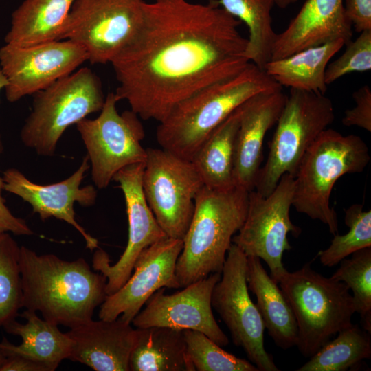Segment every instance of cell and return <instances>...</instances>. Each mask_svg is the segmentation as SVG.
Here are the masks:
<instances>
[{"label":"cell","mask_w":371,"mask_h":371,"mask_svg":"<svg viewBox=\"0 0 371 371\" xmlns=\"http://www.w3.org/2000/svg\"><path fill=\"white\" fill-rule=\"evenodd\" d=\"M344 53L329 63L325 71V81L331 84L352 72H364L371 69V30L360 32V35L346 45Z\"/></svg>","instance_id":"obj_34"},{"label":"cell","mask_w":371,"mask_h":371,"mask_svg":"<svg viewBox=\"0 0 371 371\" xmlns=\"http://www.w3.org/2000/svg\"><path fill=\"white\" fill-rule=\"evenodd\" d=\"M280 88L249 62L238 74L206 86L177 104L159 122L157 142L161 148L191 161L211 133L247 100Z\"/></svg>","instance_id":"obj_3"},{"label":"cell","mask_w":371,"mask_h":371,"mask_svg":"<svg viewBox=\"0 0 371 371\" xmlns=\"http://www.w3.org/2000/svg\"><path fill=\"white\" fill-rule=\"evenodd\" d=\"M144 0H75L59 40L81 45L93 65L111 63L133 39L143 17Z\"/></svg>","instance_id":"obj_11"},{"label":"cell","mask_w":371,"mask_h":371,"mask_svg":"<svg viewBox=\"0 0 371 371\" xmlns=\"http://www.w3.org/2000/svg\"><path fill=\"white\" fill-rule=\"evenodd\" d=\"M345 45L341 39L311 47L283 58L271 60L264 71L280 86L325 94V71L330 60Z\"/></svg>","instance_id":"obj_24"},{"label":"cell","mask_w":371,"mask_h":371,"mask_svg":"<svg viewBox=\"0 0 371 371\" xmlns=\"http://www.w3.org/2000/svg\"><path fill=\"white\" fill-rule=\"evenodd\" d=\"M344 258L331 278L345 283L352 290L355 312L361 327L371 334V247Z\"/></svg>","instance_id":"obj_30"},{"label":"cell","mask_w":371,"mask_h":371,"mask_svg":"<svg viewBox=\"0 0 371 371\" xmlns=\"http://www.w3.org/2000/svg\"><path fill=\"white\" fill-rule=\"evenodd\" d=\"M0 371H49L43 363L18 355L6 356Z\"/></svg>","instance_id":"obj_38"},{"label":"cell","mask_w":371,"mask_h":371,"mask_svg":"<svg viewBox=\"0 0 371 371\" xmlns=\"http://www.w3.org/2000/svg\"><path fill=\"white\" fill-rule=\"evenodd\" d=\"M146 153L142 185L148 204L166 235L183 240L203 180L190 160L162 148Z\"/></svg>","instance_id":"obj_10"},{"label":"cell","mask_w":371,"mask_h":371,"mask_svg":"<svg viewBox=\"0 0 371 371\" xmlns=\"http://www.w3.org/2000/svg\"><path fill=\"white\" fill-rule=\"evenodd\" d=\"M20 248L8 232L0 233V326L16 319L22 308Z\"/></svg>","instance_id":"obj_31"},{"label":"cell","mask_w":371,"mask_h":371,"mask_svg":"<svg viewBox=\"0 0 371 371\" xmlns=\"http://www.w3.org/2000/svg\"><path fill=\"white\" fill-rule=\"evenodd\" d=\"M274 5H276L280 8L284 9L289 7V5L295 3L298 0H273Z\"/></svg>","instance_id":"obj_39"},{"label":"cell","mask_w":371,"mask_h":371,"mask_svg":"<svg viewBox=\"0 0 371 371\" xmlns=\"http://www.w3.org/2000/svg\"><path fill=\"white\" fill-rule=\"evenodd\" d=\"M240 106L211 133L191 160L204 186L211 189L226 190L235 187L234 155Z\"/></svg>","instance_id":"obj_26"},{"label":"cell","mask_w":371,"mask_h":371,"mask_svg":"<svg viewBox=\"0 0 371 371\" xmlns=\"http://www.w3.org/2000/svg\"><path fill=\"white\" fill-rule=\"evenodd\" d=\"M6 356L3 350V349L0 347V367L3 363L4 361L5 360Z\"/></svg>","instance_id":"obj_41"},{"label":"cell","mask_w":371,"mask_h":371,"mask_svg":"<svg viewBox=\"0 0 371 371\" xmlns=\"http://www.w3.org/2000/svg\"><path fill=\"white\" fill-rule=\"evenodd\" d=\"M286 99L280 88L257 93L240 105L234 155L236 187L248 192L255 189L265 135L276 124Z\"/></svg>","instance_id":"obj_19"},{"label":"cell","mask_w":371,"mask_h":371,"mask_svg":"<svg viewBox=\"0 0 371 371\" xmlns=\"http://www.w3.org/2000/svg\"><path fill=\"white\" fill-rule=\"evenodd\" d=\"M19 316L25 319L26 322L23 324L14 319L3 326L8 333L22 339L18 346L3 339L0 347L5 356L27 357L44 364L49 371L55 370L63 360L69 359L72 340L59 330L58 325L41 319L36 312L30 310L25 309Z\"/></svg>","instance_id":"obj_22"},{"label":"cell","mask_w":371,"mask_h":371,"mask_svg":"<svg viewBox=\"0 0 371 371\" xmlns=\"http://www.w3.org/2000/svg\"><path fill=\"white\" fill-rule=\"evenodd\" d=\"M105 98L100 79L88 67L58 79L34 94L20 133L22 143L39 155H54L65 130L100 111Z\"/></svg>","instance_id":"obj_7"},{"label":"cell","mask_w":371,"mask_h":371,"mask_svg":"<svg viewBox=\"0 0 371 371\" xmlns=\"http://www.w3.org/2000/svg\"><path fill=\"white\" fill-rule=\"evenodd\" d=\"M371 357L370 333L352 324L328 341L297 371H345Z\"/></svg>","instance_id":"obj_29"},{"label":"cell","mask_w":371,"mask_h":371,"mask_svg":"<svg viewBox=\"0 0 371 371\" xmlns=\"http://www.w3.org/2000/svg\"><path fill=\"white\" fill-rule=\"evenodd\" d=\"M278 284L293 312L295 346L304 357H311L334 335L352 324L355 308L349 288L317 272L310 262L293 272L286 270Z\"/></svg>","instance_id":"obj_6"},{"label":"cell","mask_w":371,"mask_h":371,"mask_svg":"<svg viewBox=\"0 0 371 371\" xmlns=\"http://www.w3.org/2000/svg\"><path fill=\"white\" fill-rule=\"evenodd\" d=\"M117 102L115 93H109L96 118H85L76 124L91 163L92 181L99 189L106 188L122 168L146 159L139 117L131 110L118 113Z\"/></svg>","instance_id":"obj_9"},{"label":"cell","mask_w":371,"mask_h":371,"mask_svg":"<svg viewBox=\"0 0 371 371\" xmlns=\"http://www.w3.org/2000/svg\"><path fill=\"white\" fill-rule=\"evenodd\" d=\"M228 14L245 23L249 31L244 56L264 70L271 60L276 36L272 27L273 0H213Z\"/></svg>","instance_id":"obj_28"},{"label":"cell","mask_w":371,"mask_h":371,"mask_svg":"<svg viewBox=\"0 0 371 371\" xmlns=\"http://www.w3.org/2000/svg\"><path fill=\"white\" fill-rule=\"evenodd\" d=\"M19 267L22 307L56 325L70 328L92 319L107 295L106 278L82 258L67 261L21 246Z\"/></svg>","instance_id":"obj_2"},{"label":"cell","mask_w":371,"mask_h":371,"mask_svg":"<svg viewBox=\"0 0 371 371\" xmlns=\"http://www.w3.org/2000/svg\"><path fill=\"white\" fill-rule=\"evenodd\" d=\"M137 329L130 370L195 371L187 356L183 330L166 326Z\"/></svg>","instance_id":"obj_25"},{"label":"cell","mask_w":371,"mask_h":371,"mask_svg":"<svg viewBox=\"0 0 371 371\" xmlns=\"http://www.w3.org/2000/svg\"><path fill=\"white\" fill-rule=\"evenodd\" d=\"M334 120L332 101L324 94L290 89L254 190L267 196L283 175L295 177L306 151Z\"/></svg>","instance_id":"obj_8"},{"label":"cell","mask_w":371,"mask_h":371,"mask_svg":"<svg viewBox=\"0 0 371 371\" xmlns=\"http://www.w3.org/2000/svg\"><path fill=\"white\" fill-rule=\"evenodd\" d=\"M247 257L248 289L256 295V305L269 335L282 349L296 346L297 323L282 291L265 269L259 258Z\"/></svg>","instance_id":"obj_23"},{"label":"cell","mask_w":371,"mask_h":371,"mask_svg":"<svg viewBox=\"0 0 371 371\" xmlns=\"http://www.w3.org/2000/svg\"><path fill=\"white\" fill-rule=\"evenodd\" d=\"M122 320L91 319L70 328L72 340L69 357L95 371H130L129 359L136 344L137 329Z\"/></svg>","instance_id":"obj_21"},{"label":"cell","mask_w":371,"mask_h":371,"mask_svg":"<svg viewBox=\"0 0 371 371\" xmlns=\"http://www.w3.org/2000/svg\"><path fill=\"white\" fill-rule=\"evenodd\" d=\"M370 159L368 147L360 137L325 129L300 163L292 205L326 225L333 235L338 234L337 213L330 205L333 186L345 174L363 171Z\"/></svg>","instance_id":"obj_5"},{"label":"cell","mask_w":371,"mask_h":371,"mask_svg":"<svg viewBox=\"0 0 371 371\" xmlns=\"http://www.w3.org/2000/svg\"><path fill=\"white\" fill-rule=\"evenodd\" d=\"M89 167L87 155L70 177L47 185L35 183L19 170L8 168L3 175L4 190L28 203L42 221L54 217L71 225L84 238L86 247L92 251L99 247L98 242L77 222L74 207L75 203L89 207L96 201L98 192L93 186L80 187Z\"/></svg>","instance_id":"obj_18"},{"label":"cell","mask_w":371,"mask_h":371,"mask_svg":"<svg viewBox=\"0 0 371 371\" xmlns=\"http://www.w3.org/2000/svg\"><path fill=\"white\" fill-rule=\"evenodd\" d=\"M88 60L86 50L69 40L28 46L5 44L0 48V68L6 79L8 101L34 95L74 72Z\"/></svg>","instance_id":"obj_14"},{"label":"cell","mask_w":371,"mask_h":371,"mask_svg":"<svg viewBox=\"0 0 371 371\" xmlns=\"http://www.w3.org/2000/svg\"><path fill=\"white\" fill-rule=\"evenodd\" d=\"M75 0H24L12 14L5 42L28 46L58 41Z\"/></svg>","instance_id":"obj_27"},{"label":"cell","mask_w":371,"mask_h":371,"mask_svg":"<svg viewBox=\"0 0 371 371\" xmlns=\"http://www.w3.org/2000/svg\"><path fill=\"white\" fill-rule=\"evenodd\" d=\"M3 150V142L0 135V155ZM5 182L3 177L0 176V233L11 232L17 236H31L34 234L26 221L14 216L5 205L2 196Z\"/></svg>","instance_id":"obj_36"},{"label":"cell","mask_w":371,"mask_h":371,"mask_svg":"<svg viewBox=\"0 0 371 371\" xmlns=\"http://www.w3.org/2000/svg\"><path fill=\"white\" fill-rule=\"evenodd\" d=\"M294 192V177L283 175L276 187L267 196L255 190L249 192L246 218L238 233L232 238L247 256L263 260L275 282L286 271L282 263L285 251L292 249L287 236L297 237L301 229L290 218Z\"/></svg>","instance_id":"obj_12"},{"label":"cell","mask_w":371,"mask_h":371,"mask_svg":"<svg viewBox=\"0 0 371 371\" xmlns=\"http://www.w3.org/2000/svg\"><path fill=\"white\" fill-rule=\"evenodd\" d=\"M182 248L183 240L166 237L144 249L127 281L115 293L106 295L100 305L99 319L113 320L119 317L131 324L157 290L180 288L175 267Z\"/></svg>","instance_id":"obj_17"},{"label":"cell","mask_w":371,"mask_h":371,"mask_svg":"<svg viewBox=\"0 0 371 371\" xmlns=\"http://www.w3.org/2000/svg\"><path fill=\"white\" fill-rule=\"evenodd\" d=\"M352 27L344 0H306L286 29L276 34L271 60L338 39L346 45L352 41Z\"/></svg>","instance_id":"obj_20"},{"label":"cell","mask_w":371,"mask_h":371,"mask_svg":"<svg viewBox=\"0 0 371 371\" xmlns=\"http://www.w3.org/2000/svg\"><path fill=\"white\" fill-rule=\"evenodd\" d=\"M7 85L6 79L0 68V92L3 89H5Z\"/></svg>","instance_id":"obj_40"},{"label":"cell","mask_w":371,"mask_h":371,"mask_svg":"<svg viewBox=\"0 0 371 371\" xmlns=\"http://www.w3.org/2000/svg\"><path fill=\"white\" fill-rule=\"evenodd\" d=\"M355 203L345 210L344 223L349 230L333 235L329 247L318 253L323 266L333 267L354 252L371 247V211Z\"/></svg>","instance_id":"obj_32"},{"label":"cell","mask_w":371,"mask_h":371,"mask_svg":"<svg viewBox=\"0 0 371 371\" xmlns=\"http://www.w3.org/2000/svg\"><path fill=\"white\" fill-rule=\"evenodd\" d=\"M346 15L357 32L371 30V0H346Z\"/></svg>","instance_id":"obj_37"},{"label":"cell","mask_w":371,"mask_h":371,"mask_svg":"<svg viewBox=\"0 0 371 371\" xmlns=\"http://www.w3.org/2000/svg\"><path fill=\"white\" fill-rule=\"evenodd\" d=\"M221 276V273H212L170 295L165 293V287L159 289L147 300L131 324L136 328L166 326L198 330L220 346H226L229 338L217 324L211 305L212 290Z\"/></svg>","instance_id":"obj_16"},{"label":"cell","mask_w":371,"mask_h":371,"mask_svg":"<svg viewBox=\"0 0 371 371\" xmlns=\"http://www.w3.org/2000/svg\"><path fill=\"white\" fill-rule=\"evenodd\" d=\"M247 257L233 243L225 260L220 280L211 296L212 308L227 327L233 343L243 349L259 371H279L264 345L265 327L247 281Z\"/></svg>","instance_id":"obj_13"},{"label":"cell","mask_w":371,"mask_h":371,"mask_svg":"<svg viewBox=\"0 0 371 371\" xmlns=\"http://www.w3.org/2000/svg\"><path fill=\"white\" fill-rule=\"evenodd\" d=\"M187 356L197 371H259L245 359L224 350L205 334L194 330H184Z\"/></svg>","instance_id":"obj_33"},{"label":"cell","mask_w":371,"mask_h":371,"mask_svg":"<svg viewBox=\"0 0 371 371\" xmlns=\"http://www.w3.org/2000/svg\"><path fill=\"white\" fill-rule=\"evenodd\" d=\"M355 106L347 109L342 118L345 126H358L371 131V89L366 85L355 91L352 94Z\"/></svg>","instance_id":"obj_35"},{"label":"cell","mask_w":371,"mask_h":371,"mask_svg":"<svg viewBox=\"0 0 371 371\" xmlns=\"http://www.w3.org/2000/svg\"><path fill=\"white\" fill-rule=\"evenodd\" d=\"M240 24L213 0L144 1L139 30L110 63L117 101L160 122L199 90L238 74L249 63Z\"/></svg>","instance_id":"obj_1"},{"label":"cell","mask_w":371,"mask_h":371,"mask_svg":"<svg viewBox=\"0 0 371 371\" xmlns=\"http://www.w3.org/2000/svg\"><path fill=\"white\" fill-rule=\"evenodd\" d=\"M249 192L236 186L218 190L205 186L198 192L175 267L180 288L221 273L232 238L245 220Z\"/></svg>","instance_id":"obj_4"},{"label":"cell","mask_w":371,"mask_h":371,"mask_svg":"<svg viewBox=\"0 0 371 371\" xmlns=\"http://www.w3.org/2000/svg\"><path fill=\"white\" fill-rule=\"evenodd\" d=\"M145 163L127 166L113 177L122 190L128 223L126 247L119 260L111 265L108 254L98 247L93 256V269L106 278V293H115L131 276L141 252L152 244L168 237L150 210L143 190Z\"/></svg>","instance_id":"obj_15"}]
</instances>
